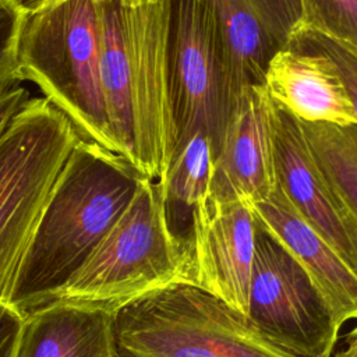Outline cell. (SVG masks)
Wrapping results in <instances>:
<instances>
[{"label": "cell", "instance_id": "2e32d148", "mask_svg": "<svg viewBox=\"0 0 357 357\" xmlns=\"http://www.w3.org/2000/svg\"><path fill=\"white\" fill-rule=\"evenodd\" d=\"M95 1L98 6L100 82L110 131L119 155L134 166V127L120 6L116 0Z\"/></svg>", "mask_w": 357, "mask_h": 357}, {"label": "cell", "instance_id": "6da1fadb", "mask_svg": "<svg viewBox=\"0 0 357 357\" xmlns=\"http://www.w3.org/2000/svg\"><path fill=\"white\" fill-rule=\"evenodd\" d=\"M142 177L120 155L79 138L21 259L8 304L24 317L50 303L126 211Z\"/></svg>", "mask_w": 357, "mask_h": 357}, {"label": "cell", "instance_id": "5bb4252c", "mask_svg": "<svg viewBox=\"0 0 357 357\" xmlns=\"http://www.w3.org/2000/svg\"><path fill=\"white\" fill-rule=\"evenodd\" d=\"M257 219L305 269L342 326L357 321V273L300 216L282 188L251 204Z\"/></svg>", "mask_w": 357, "mask_h": 357}, {"label": "cell", "instance_id": "4fadbf2b", "mask_svg": "<svg viewBox=\"0 0 357 357\" xmlns=\"http://www.w3.org/2000/svg\"><path fill=\"white\" fill-rule=\"evenodd\" d=\"M237 99L248 85H262L271 57L287 46L298 18L297 0H212Z\"/></svg>", "mask_w": 357, "mask_h": 357}, {"label": "cell", "instance_id": "277c9868", "mask_svg": "<svg viewBox=\"0 0 357 357\" xmlns=\"http://www.w3.org/2000/svg\"><path fill=\"white\" fill-rule=\"evenodd\" d=\"M183 259V240L169 226L158 183L142 177L126 211L50 303L114 312L149 291L178 282Z\"/></svg>", "mask_w": 357, "mask_h": 357}, {"label": "cell", "instance_id": "603a6c76", "mask_svg": "<svg viewBox=\"0 0 357 357\" xmlns=\"http://www.w3.org/2000/svg\"><path fill=\"white\" fill-rule=\"evenodd\" d=\"M29 92L17 82L0 88V134L13 116L28 102Z\"/></svg>", "mask_w": 357, "mask_h": 357}, {"label": "cell", "instance_id": "30bf717a", "mask_svg": "<svg viewBox=\"0 0 357 357\" xmlns=\"http://www.w3.org/2000/svg\"><path fill=\"white\" fill-rule=\"evenodd\" d=\"M272 142L278 185L300 216L357 273V226L319 172L300 121L275 103Z\"/></svg>", "mask_w": 357, "mask_h": 357}, {"label": "cell", "instance_id": "52a82bcc", "mask_svg": "<svg viewBox=\"0 0 357 357\" xmlns=\"http://www.w3.org/2000/svg\"><path fill=\"white\" fill-rule=\"evenodd\" d=\"M247 318L297 357H331L342 328L305 269L257 216Z\"/></svg>", "mask_w": 357, "mask_h": 357}, {"label": "cell", "instance_id": "cb8c5ba5", "mask_svg": "<svg viewBox=\"0 0 357 357\" xmlns=\"http://www.w3.org/2000/svg\"><path fill=\"white\" fill-rule=\"evenodd\" d=\"M15 1L20 4V7H21L25 13H29V11H33V10L46 7V6H49V4H54V3L63 1V0H15Z\"/></svg>", "mask_w": 357, "mask_h": 357}, {"label": "cell", "instance_id": "7402d4cb", "mask_svg": "<svg viewBox=\"0 0 357 357\" xmlns=\"http://www.w3.org/2000/svg\"><path fill=\"white\" fill-rule=\"evenodd\" d=\"M24 317L10 304L0 303V357H14Z\"/></svg>", "mask_w": 357, "mask_h": 357}, {"label": "cell", "instance_id": "3957f363", "mask_svg": "<svg viewBox=\"0 0 357 357\" xmlns=\"http://www.w3.org/2000/svg\"><path fill=\"white\" fill-rule=\"evenodd\" d=\"M117 357H297L218 297L184 282L113 314Z\"/></svg>", "mask_w": 357, "mask_h": 357}, {"label": "cell", "instance_id": "8992f818", "mask_svg": "<svg viewBox=\"0 0 357 357\" xmlns=\"http://www.w3.org/2000/svg\"><path fill=\"white\" fill-rule=\"evenodd\" d=\"M169 54L174 152L192 134L204 131L216 158L236 98L212 0H172Z\"/></svg>", "mask_w": 357, "mask_h": 357}, {"label": "cell", "instance_id": "44dd1931", "mask_svg": "<svg viewBox=\"0 0 357 357\" xmlns=\"http://www.w3.org/2000/svg\"><path fill=\"white\" fill-rule=\"evenodd\" d=\"M25 11L15 0H0V88L18 82V45Z\"/></svg>", "mask_w": 357, "mask_h": 357}, {"label": "cell", "instance_id": "9a60e30c", "mask_svg": "<svg viewBox=\"0 0 357 357\" xmlns=\"http://www.w3.org/2000/svg\"><path fill=\"white\" fill-rule=\"evenodd\" d=\"M113 314L53 301L24 315L14 357H117Z\"/></svg>", "mask_w": 357, "mask_h": 357}, {"label": "cell", "instance_id": "ba28073f", "mask_svg": "<svg viewBox=\"0 0 357 357\" xmlns=\"http://www.w3.org/2000/svg\"><path fill=\"white\" fill-rule=\"evenodd\" d=\"M170 7L172 0H158L138 8L120 6L134 127V166L156 183L165 178L176 149L169 54Z\"/></svg>", "mask_w": 357, "mask_h": 357}, {"label": "cell", "instance_id": "e0dca14e", "mask_svg": "<svg viewBox=\"0 0 357 357\" xmlns=\"http://www.w3.org/2000/svg\"><path fill=\"white\" fill-rule=\"evenodd\" d=\"M300 124L319 172L357 226V126Z\"/></svg>", "mask_w": 357, "mask_h": 357}, {"label": "cell", "instance_id": "d4e9b609", "mask_svg": "<svg viewBox=\"0 0 357 357\" xmlns=\"http://www.w3.org/2000/svg\"><path fill=\"white\" fill-rule=\"evenodd\" d=\"M123 8H138L148 4H152L158 0H116Z\"/></svg>", "mask_w": 357, "mask_h": 357}, {"label": "cell", "instance_id": "7c38bea8", "mask_svg": "<svg viewBox=\"0 0 357 357\" xmlns=\"http://www.w3.org/2000/svg\"><path fill=\"white\" fill-rule=\"evenodd\" d=\"M262 85L272 102L298 121L357 126L337 67L322 53L293 46L278 50Z\"/></svg>", "mask_w": 357, "mask_h": 357}, {"label": "cell", "instance_id": "5b68a950", "mask_svg": "<svg viewBox=\"0 0 357 357\" xmlns=\"http://www.w3.org/2000/svg\"><path fill=\"white\" fill-rule=\"evenodd\" d=\"M78 139L46 98H29L0 134V303L8 304L21 259Z\"/></svg>", "mask_w": 357, "mask_h": 357}, {"label": "cell", "instance_id": "8fae6325", "mask_svg": "<svg viewBox=\"0 0 357 357\" xmlns=\"http://www.w3.org/2000/svg\"><path fill=\"white\" fill-rule=\"evenodd\" d=\"M273 102L264 85L245 86L236 99L216 152L209 195L254 204L276 185Z\"/></svg>", "mask_w": 357, "mask_h": 357}, {"label": "cell", "instance_id": "ac0fdd59", "mask_svg": "<svg viewBox=\"0 0 357 357\" xmlns=\"http://www.w3.org/2000/svg\"><path fill=\"white\" fill-rule=\"evenodd\" d=\"M215 149L204 131L192 134L173 155L167 173L158 181L167 218L178 209L192 206L209 195L213 177Z\"/></svg>", "mask_w": 357, "mask_h": 357}, {"label": "cell", "instance_id": "484cf974", "mask_svg": "<svg viewBox=\"0 0 357 357\" xmlns=\"http://www.w3.org/2000/svg\"><path fill=\"white\" fill-rule=\"evenodd\" d=\"M335 357H357V339H350L349 346L337 351Z\"/></svg>", "mask_w": 357, "mask_h": 357}, {"label": "cell", "instance_id": "9c48e42d", "mask_svg": "<svg viewBox=\"0 0 357 357\" xmlns=\"http://www.w3.org/2000/svg\"><path fill=\"white\" fill-rule=\"evenodd\" d=\"M180 237L184 259L178 282L205 290L247 317L255 248L251 205L206 195L190 211L188 230Z\"/></svg>", "mask_w": 357, "mask_h": 357}, {"label": "cell", "instance_id": "7a4b0ae2", "mask_svg": "<svg viewBox=\"0 0 357 357\" xmlns=\"http://www.w3.org/2000/svg\"><path fill=\"white\" fill-rule=\"evenodd\" d=\"M17 79L38 85L81 139L119 155L100 82L95 0H63L25 13Z\"/></svg>", "mask_w": 357, "mask_h": 357}, {"label": "cell", "instance_id": "ffe728a7", "mask_svg": "<svg viewBox=\"0 0 357 357\" xmlns=\"http://www.w3.org/2000/svg\"><path fill=\"white\" fill-rule=\"evenodd\" d=\"M294 25L325 31L357 47V0H297Z\"/></svg>", "mask_w": 357, "mask_h": 357}, {"label": "cell", "instance_id": "4316f807", "mask_svg": "<svg viewBox=\"0 0 357 357\" xmlns=\"http://www.w3.org/2000/svg\"><path fill=\"white\" fill-rule=\"evenodd\" d=\"M350 339H357V325H356L354 329L350 332Z\"/></svg>", "mask_w": 357, "mask_h": 357}, {"label": "cell", "instance_id": "d6986e66", "mask_svg": "<svg viewBox=\"0 0 357 357\" xmlns=\"http://www.w3.org/2000/svg\"><path fill=\"white\" fill-rule=\"evenodd\" d=\"M287 46L322 53L337 67L357 117V47L312 26L293 25Z\"/></svg>", "mask_w": 357, "mask_h": 357}]
</instances>
